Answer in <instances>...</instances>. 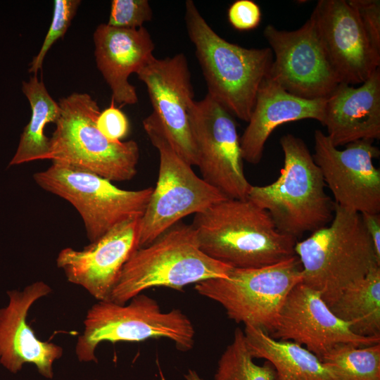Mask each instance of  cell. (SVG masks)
<instances>
[{
    "mask_svg": "<svg viewBox=\"0 0 380 380\" xmlns=\"http://www.w3.org/2000/svg\"><path fill=\"white\" fill-rule=\"evenodd\" d=\"M341 83H363L380 65L359 19L346 0H319L310 15Z\"/></svg>",
    "mask_w": 380,
    "mask_h": 380,
    "instance_id": "16",
    "label": "cell"
},
{
    "mask_svg": "<svg viewBox=\"0 0 380 380\" xmlns=\"http://www.w3.org/2000/svg\"><path fill=\"white\" fill-rule=\"evenodd\" d=\"M140 218L114 227L82 250H61L56 263L67 279L99 300H108L127 261L139 248Z\"/></svg>",
    "mask_w": 380,
    "mask_h": 380,
    "instance_id": "17",
    "label": "cell"
},
{
    "mask_svg": "<svg viewBox=\"0 0 380 380\" xmlns=\"http://www.w3.org/2000/svg\"><path fill=\"white\" fill-rule=\"evenodd\" d=\"M96 125L99 131L109 140L121 141L129 131V122L127 115L114 105H111L100 112Z\"/></svg>",
    "mask_w": 380,
    "mask_h": 380,
    "instance_id": "30",
    "label": "cell"
},
{
    "mask_svg": "<svg viewBox=\"0 0 380 380\" xmlns=\"http://www.w3.org/2000/svg\"><path fill=\"white\" fill-rule=\"evenodd\" d=\"M184 378L186 380H204L193 369H189L187 373L184 374Z\"/></svg>",
    "mask_w": 380,
    "mask_h": 380,
    "instance_id": "33",
    "label": "cell"
},
{
    "mask_svg": "<svg viewBox=\"0 0 380 380\" xmlns=\"http://www.w3.org/2000/svg\"><path fill=\"white\" fill-rule=\"evenodd\" d=\"M270 336L301 345L319 358L340 343L363 347L380 343V337L354 334L350 323L338 318L318 291L302 282L287 296Z\"/></svg>",
    "mask_w": 380,
    "mask_h": 380,
    "instance_id": "15",
    "label": "cell"
},
{
    "mask_svg": "<svg viewBox=\"0 0 380 380\" xmlns=\"http://www.w3.org/2000/svg\"><path fill=\"white\" fill-rule=\"evenodd\" d=\"M373 141L358 140L338 149L321 130L314 132L312 157L334 202L360 214L380 212V170L374 165L380 151Z\"/></svg>",
    "mask_w": 380,
    "mask_h": 380,
    "instance_id": "13",
    "label": "cell"
},
{
    "mask_svg": "<svg viewBox=\"0 0 380 380\" xmlns=\"http://www.w3.org/2000/svg\"><path fill=\"white\" fill-rule=\"evenodd\" d=\"M263 35L273 53L268 77L289 93L306 99L327 98L341 83L312 18L291 31L269 24Z\"/></svg>",
    "mask_w": 380,
    "mask_h": 380,
    "instance_id": "12",
    "label": "cell"
},
{
    "mask_svg": "<svg viewBox=\"0 0 380 380\" xmlns=\"http://www.w3.org/2000/svg\"><path fill=\"white\" fill-rule=\"evenodd\" d=\"M61 113L49 138L46 160L61 162L111 182L137 174L139 148L134 140L113 141L98 129L100 109L87 93H72L58 102Z\"/></svg>",
    "mask_w": 380,
    "mask_h": 380,
    "instance_id": "6",
    "label": "cell"
},
{
    "mask_svg": "<svg viewBox=\"0 0 380 380\" xmlns=\"http://www.w3.org/2000/svg\"><path fill=\"white\" fill-rule=\"evenodd\" d=\"M327 98L306 99L284 90L268 76L262 82L240 146L243 160L258 164L265 145L279 125L303 119L322 123Z\"/></svg>",
    "mask_w": 380,
    "mask_h": 380,
    "instance_id": "21",
    "label": "cell"
},
{
    "mask_svg": "<svg viewBox=\"0 0 380 380\" xmlns=\"http://www.w3.org/2000/svg\"><path fill=\"white\" fill-rule=\"evenodd\" d=\"M142 123L158 151L159 170L156 187L139 220V248L151 243L184 217L228 198L198 177L179 156L153 113Z\"/></svg>",
    "mask_w": 380,
    "mask_h": 380,
    "instance_id": "7",
    "label": "cell"
},
{
    "mask_svg": "<svg viewBox=\"0 0 380 380\" xmlns=\"http://www.w3.org/2000/svg\"><path fill=\"white\" fill-rule=\"evenodd\" d=\"M279 141L284 153L279 176L265 186L251 185L247 198L268 213L279 232L298 240L329 224L334 203L304 141L286 134Z\"/></svg>",
    "mask_w": 380,
    "mask_h": 380,
    "instance_id": "3",
    "label": "cell"
},
{
    "mask_svg": "<svg viewBox=\"0 0 380 380\" xmlns=\"http://www.w3.org/2000/svg\"><path fill=\"white\" fill-rule=\"evenodd\" d=\"M373 51L380 56V1L348 0Z\"/></svg>",
    "mask_w": 380,
    "mask_h": 380,
    "instance_id": "29",
    "label": "cell"
},
{
    "mask_svg": "<svg viewBox=\"0 0 380 380\" xmlns=\"http://www.w3.org/2000/svg\"><path fill=\"white\" fill-rule=\"evenodd\" d=\"M336 147L380 138V70L357 87L340 83L327 98L324 120Z\"/></svg>",
    "mask_w": 380,
    "mask_h": 380,
    "instance_id": "20",
    "label": "cell"
},
{
    "mask_svg": "<svg viewBox=\"0 0 380 380\" xmlns=\"http://www.w3.org/2000/svg\"><path fill=\"white\" fill-rule=\"evenodd\" d=\"M23 91L29 101L31 117L21 134L18 146L9 166L46 160L49 138L44 134L49 123H56L61 113L58 103L49 94L44 83L33 75L23 82Z\"/></svg>",
    "mask_w": 380,
    "mask_h": 380,
    "instance_id": "23",
    "label": "cell"
},
{
    "mask_svg": "<svg viewBox=\"0 0 380 380\" xmlns=\"http://www.w3.org/2000/svg\"><path fill=\"white\" fill-rule=\"evenodd\" d=\"M365 227L371 239L377 261L380 263V215L361 213Z\"/></svg>",
    "mask_w": 380,
    "mask_h": 380,
    "instance_id": "32",
    "label": "cell"
},
{
    "mask_svg": "<svg viewBox=\"0 0 380 380\" xmlns=\"http://www.w3.org/2000/svg\"><path fill=\"white\" fill-rule=\"evenodd\" d=\"M189 122L202 178L228 198H247L251 184L234 116L206 94L193 103Z\"/></svg>",
    "mask_w": 380,
    "mask_h": 380,
    "instance_id": "11",
    "label": "cell"
},
{
    "mask_svg": "<svg viewBox=\"0 0 380 380\" xmlns=\"http://www.w3.org/2000/svg\"><path fill=\"white\" fill-rule=\"evenodd\" d=\"M153 18L147 0H113L107 25L124 29H137Z\"/></svg>",
    "mask_w": 380,
    "mask_h": 380,
    "instance_id": "28",
    "label": "cell"
},
{
    "mask_svg": "<svg viewBox=\"0 0 380 380\" xmlns=\"http://www.w3.org/2000/svg\"><path fill=\"white\" fill-rule=\"evenodd\" d=\"M93 39L96 65L111 90L112 100L120 104L137 103V91L129 77L154 56L155 45L147 29H124L100 24Z\"/></svg>",
    "mask_w": 380,
    "mask_h": 380,
    "instance_id": "19",
    "label": "cell"
},
{
    "mask_svg": "<svg viewBox=\"0 0 380 380\" xmlns=\"http://www.w3.org/2000/svg\"><path fill=\"white\" fill-rule=\"evenodd\" d=\"M319 359L336 380H380V343H340Z\"/></svg>",
    "mask_w": 380,
    "mask_h": 380,
    "instance_id": "25",
    "label": "cell"
},
{
    "mask_svg": "<svg viewBox=\"0 0 380 380\" xmlns=\"http://www.w3.org/2000/svg\"><path fill=\"white\" fill-rule=\"evenodd\" d=\"M243 333L252 357L270 362L276 380H336L321 360L304 346L275 339L250 325L245 326Z\"/></svg>",
    "mask_w": 380,
    "mask_h": 380,
    "instance_id": "22",
    "label": "cell"
},
{
    "mask_svg": "<svg viewBox=\"0 0 380 380\" xmlns=\"http://www.w3.org/2000/svg\"><path fill=\"white\" fill-rule=\"evenodd\" d=\"M201 250L232 268H258L296 255V238L279 232L268 213L248 198H226L194 215Z\"/></svg>",
    "mask_w": 380,
    "mask_h": 380,
    "instance_id": "1",
    "label": "cell"
},
{
    "mask_svg": "<svg viewBox=\"0 0 380 380\" xmlns=\"http://www.w3.org/2000/svg\"><path fill=\"white\" fill-rule=\"evenodd\" d=\"M232 268L205 255L191 224L180 221L132 253L108 300L125 305L153 287L182 291L191 284L227 278Z\"/></svg>",
    "mask_w": 380,
    "mask_h": 380,
    "instance_id": "5",
    "label": "cell"
},
{
    "mask_svg": "<svg viewBox=\"0 0 380 380\" xmlns=\"http://www.w3.org/2000/svg\"><path fill=\"white\" fill-rule=\"evenodd\" d=\"M334 203L331 222L295 245L302 283L318 291L329 306L345 289L380 266L360 213Z\"/></svg>",
    "mask_w": 380,
    "mask_h": 380,
    "instance_id": "4",
    "label": "cell"
},
{
    "mask_svg": "<svg viewBox=\"0 0 380 380\" xmlns=\"http://www.w3.org/2000/svg\"><path fill=\"white\" fill-rule=\"evenodd\" d=\"M33 179L44 190L72 205L91 243L126 220L141 218L153 189H122L94 173L56 161L34 173Z\"/></svg>",
    "mask_w": 380,
    "mask_h": 380,
    "instance_id": "10",
    "label": "cell"
},
{
    "mask_svg": "<svg viewBox=\"0 0 380 380\" xmlns=\"http://www.w3.org/2000/svg\"><path fill=\"white\" fill-rule=\"evenodd\" d=\"M184 20L207 84V94L234 117L248 122L258 90L270 73L273 61L271 49H248L223 39L192 0L185 2Z\"/></svg>",
    "mask_w": 380,
    "mask_h": 380,
    "instance_id": "2",
    "label": "cell"
},
{
    "mask_svg": "<svg viewBox=\"0 0 380 380\" xmlns=\"http://www.w3.org/2000/svg\"><path fill=\"white\" fill-rule=\"evenodd\" d=\"M329 307L338 318L350 323L354 334L380 337V266L345 289Z\"/></svg>",
    "mask_w": 380,
    "mask_h": 380,
    "instance_id": "24",
    "label": "cell"
},
{
    "mask_svg": "<svg viewBox=\"0 0 380 380\" xmlns=\"http://www.w3.org/2000/svg\"><path fill=\"white\" fill-rule=\"evenodd\" d=\"M228 20L237 30L247 31L257 27L261 20L260 6L251 0L235 1L227 11Z\"/></svg>",
    "mask_w": 380,
    "mask_h": 380,
    "instance_id": "31",
    "label": "cell"
},
{
    "mask_svg": "<svg viewBox=\"0 0 380 380\" xmlns=\"http://www.w3.org/2000/svg\"><path fill=\"white\" fill-rule=\"evenodd\" d=\"M302 279L301 263L295 255L262 267L232 268L227 278L206 279L196 284L194 289L221 305L235 322L270 335L287 296Z\"/></svg>",
    "mask_w": 380,
    "mask_h": 380,
    "instance_id": "9",
    "label": "cell"
},
{
    "mask_svg": "<svg viewBox=\"0 0 380 380\" xmlns=\"http://www.w3.org/2000/svg\"><path fill=\"white\" fill-rule=\"evenodd\" d=\"M214 380H276V372L267 361L262 365L254 362L243 331L236 328L218 360Z\"/></svg>",
    "mask_w": 380,
    "mask_h": 380,
    "instance_id": "26",
    "label": "cell"
},
{
    "mask_svg": "<svg viewBox=\"0 0 380 380\" xmlns=\"http://www.w3.org/2000/svg\"><path fill=\"white\" fill-rule=\"evenodd\" d=\"M80 0H55L52 20L42 47L30 65L29 72L37 75L42 68L44 57L52 45L67 32L75 17Z\"/></svg>",
    "mask_w": 380,
    "mask_h": 380,
    "instance_id": "27",
    "label": "cell"
},
{
    "mask_svg": "<svg viewBox=\"0 0 380 380\" xmlns=\"http://www.w3.org/2000/svg\"><path fill=\"white\" fill-rule=\"evenodd\" d=\"M51 292L50 286L42 281L23 291H7L8 304L0 308V364L11 373L16 374L25 364L31 363L44 378L53 377V364L63 355V348L38 339L27 323L30 307Z\"/></svg>",
    "mask_w": 380,
    "mask_h": 380,
    "instance_id": "18",
    "label": "cell"
},
{
    "mask_svg": "<svg viewBox=\"0 0 380 380\" xmlns=\"http://www.w3.org/2000/svg\"><path fill=\"white\" fill-rule=\"evenodd\" d=\"M146 87L153 113L171 145L190 165L198 164L189 111L194 102L191 72L183 53L150 61L137 73Z\"/></svg>",
    "mask_w": 380,
    "mask_h": 380,
    "instance_id": "14",
    "label": "cell"
},
{
    "mask_svg": "<svg viewBox=\"0 0 380 380\" xmlns=\"http://www.w3.org/2000/svg\"><path fill=\"white\" fill-rule=\"evenodd\" d=\"M130 300L128 305L99 300L88 310L84 331L75 347L79 361L97 362L95 350L104 341L139 342L165 338L183 352L194 347L195 329L182 310L163 312L156 300L144 293Z\"/></svg>",
    "mask_w": 380,
    "mask_h": 380,
    "instance_id": "8",
    "label": "cell"
}]
</instances>
